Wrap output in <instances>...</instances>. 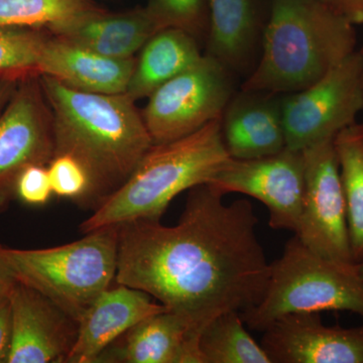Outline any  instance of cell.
<instances>
[{"mask_svg":"<svg viewBox=\"0 0 363 363\" xmlns=\"http://www.w3.org/2000/svg\"><path fill=\"white\" fill-rule=\"evenodd\" d=\"M233 87V72L202 55L147 97L142 116L152 143L178 140L220 119Z\"/></svg>","mask_w":363,"mask_h":363,"instance_id":"obj_7","label":"cell"},{"mask_svg":"<svg viewBox=\"0 0 363 363\" xmlns=\"http://www.w3.org/2000/svg\"><path fill=\"white\" fill-rule=\"evenodd\" d=\"M147 7L162 28H180L196 39L208 30V0H149Z\"/></svg>","mask_w":363,"mask_h":363,"instance_id":"obj_25","label":"cell"},{"mask_svg":"<svg viewBox=\"0 0 363 363\" xmlns=\"http://www.w3.org/2000/svg\"><path fill=\"white\" fill-rule=\"evenodd\" d=\"M13 337V318L9 295L0 298V363H7Z\"/></svg>","mask_w":363,"mask_h":363,"instance_id":"obj_28","label":"cell"},{"mask_svg":"<svg viewBox=\"0 0 363 363\" xmlns=\"http://www.w3.org/2000/svg\"><path fill=\"white\" fill-rule=\"evenodd\" d=\"M358 272H359L360 276H362V278L363 279V260L362 262H358L357 264Z\"/></svg>","mask_w":363,"mask_h":363,"instance_id":"obj_32","label":"cell"},{"mask_svg":"<svg viewBox=\"0 0 363 363\" xmlns=\"http://www.w3.org/2000/svg\"><path fill=\"white\" fill-rule=\"evenodd\" d=\"M199 340L188 322L164 310L131 327L96 363H204Z\"/></svg>","mask_w":363,"mask_h":363,"instance_id":"obj_15","label":"cell"},{"mask_svg":"<svg viewBox=\"0 0 363 363\" xmlns=\"http://www.w3.org/2000/svg\"><path fill=\"white\" fill-rule=\"evenodd\" d=\"M342 183L351 255L363 260V123H353L334 138Z\"/></svg>","mask_w":363,"mask_h":363,"instance_id":"obj_21","label":"cell"},{"mask_svg":"<svg viewBox=\"0 0 363 363\" xmlns=\"http://www.w3.org/2000/svg\"><path fill=\"white\" fill-rule=\"evenodd\" d=\"M135 65V58H111L49 33L40 54L39 76L83 92L123 94Z\"/></svg>","mask_w":363,"mask_h":363,"instance_id":"obj_17","label":"cell"},{"mask_svg":"<svg viewBox=\"0 0 363 363\" xmlns=\"http://www.w3.org/2000/svg\"><path fill=\"white\" fill-rule=\"evenodd\" d=\"M334 11L345 16L354 25L363 23V0H321Z\"/></svg>","mask_w":363,"mask_h":363,"instance_id":"obj_29","label":"cell"},{"mask_svg":"<svg viewBox=\"0 0 363 363\" xmlns=\"http://www.w3.org/2000/svg\"><path fill=\"white\" fill-rule=\"evenodd\" d=\"M39 78L52 112L54 156L68 155L82 164L91 181L88 208L96 209L154 145L142 111L125 93L83 92L49 76Z\"/></svg>","mask_w":363,"mask_h":363,"instance_id":"obj_2","label":"cell"},{"mask_svg":"<svg viewBox=\"0 0 363 363\" xmlns=\"http://www.w3.org/2000/svg\"><path fill=\"white\" fill-rule=\"evenodd\" d=\"M302 152L305 162L304 204L295 235L322 257L354 262L334 138Z\"/></svg>","mask_w":363,"mask_h":363,"instance_id":"obj_11","label":"cell"},{"mask_svg":"<svg viewBox=\"0 0 363 363\" xmlns=\"http://www.w3.org/2000/svg\"><path fill=\"white\" fill-rule=\"evenodd\" d=\"M286 147L333 140L363 111V56L357 50L316 83L281 100Z\"/></svg>","mask_w":363,"mask_h":363,"instance_id":"obj_8","label":"cell"},{"mask_svg":"<svg viewBox=\"0 0 363 363\" xmlns=\"http://www.w3.org/2000/svg\"><path fill=\"white\" fill-rule=\"evenodd\" d=\"M204 363H272L245 328L240 312L224 313L205 327L199 340Z\"/></svg>","mask_w":363,"mask_h":363,"instance_id":"obj_22","label":"cell"},{"mask_svg":"<svg viewBox=\"0 0 363 363\" xmlns=\"http://www.w3.org/2000/svg\"><path fill=\"white\" fill-rule=\"evenodd\" d=\"M51 182L47 166L32 164L26 167L18 176L16 185V196L21 202L30 206H44L51 199Z\"/></svg>","mask_w":363,"mask_h":363,"instance_id":"obj_27","label":"cell"},{"mask_svg":"<svg viewBox=\"0 0 363 363\" xmlns=\"http://www.w3.org/2000/svg\"><path fill=\"white\" fill-rule=\"evenodd\" d=\"M201 57L194 35L180 28H164L140 50L125 94L133 101L149 97Z\"/></svg>","mask_w":363,"mask_h":363,"instance_id":"obj_20","label":"cell"},{"mask_svg":"<svg viewBox=\"0 0 363 363\" xmlns=\"http://www.w3.org/2000/svg\"><path fill=\"white\" fill-rule=\"evenodd\" d=\"M49 32L42 28H0V79L39 76V62Z\"/></svg>","mask_w":363,"mask_h":363,"instance_id":"obj_24","label":"cell"},{"mask_svg":"<svg viewBox=\"0 0 363 363\" xmlns=\"http://www.w3.org/2000/svg\"><path fill=\"white\" fill-rule=\"evenodd\" d=\"M101 9L92 0H0V28H42L52 33Z\"/></svg>","mask_w":363,"mask_h":363,"instance_id":"obj_23","label":"cell"},{"mask_svg":"<svg viewBox=\"0 0 363 363\" xmlns=\"http://www.w3.org/2000/svg\"><path fill=\"white\" fill-rule=\"evenodd\" d=\"M210 187L222 196L240 193L259 200L269 212V226L297 233L305 194V162L301 150H285L252 160L231 157Z\"/></svg>","mask_w":363,"mask_h":363,"instance_id":"obj_10","label":"cell"},{"mask_svg":"<svg viewBox=\"0 0 363 363\" xmlns=\"http://www.w3.org/2000/svg\"><path fill=\"white\" fill-rule=\"evenodd\" d=\"M9 297L13 337L7 363H66L77 338L79 322L18 281Z\"/></svg>","mask_w":363,"mask_h":363,"instance_id":"obj_12","label":"cell"},{"mask_svg":"<svg viewBox=\"0 0 363 363\" xmlns=\"http://www.w3.org/2000/svg\"><path fill=\"white\" fill-rule=\"evenodd\" d=\"M355 26L321 0H272L262 57L241 89L278 94L309 87L357 51Z\"/></svg>","mask_w":363,"mask_h":363,"instance_id":"obj_3","label":"cell"},{"mask_svg":"<svg viewBox=\"0 0 363 363\" xmlns=\"http://www.w3.org/2000/svg\"><path fill=\"white\" fill-rule=\"evenodd\" d=\"M208 56L233 73L247 70L259 39L255 0H208Z\"/></svg>","mask_w":363,"mask_h":363,"instance_id":"obj_19","label":"cell"},{"mask_svg":"<svg viewBox=\"0 0 363 363\" xmlns=\"http://www.w3.org/2000/svg\"><path fill=\"white\" fill-rule=\"evenodd\" d=\"M252 203L225 204L209 185L189 190L175 226L136 220L118 225L116 283L149 294L198 335L224 313L259 304L269 267Z\"/></svg>","mask_w":363,"mask_h":363,"instance_id":"obj_1","label":"cell"},{"mask_svg":"<svg viewBox=\"0 0 363 363\" xmlns=\"http://www.w3.org/2000/svg\"><path fill=\"white\" fill-rule=\"evenodd\" d=\"M161 30L164 28L145 6L123 13L101 9L51 33L104 56L128 60L135 58V52Z\"/></svg>","mask_w":363,"mask_h":363,"instance_id":"obj_18","label":"cell"},{"mask_svg":"<svg viewBox=\"0 0 363 363\" xmlns=\"http://www.w3.org/2000/svg\"><path fill=\"white\" fill-rule=\"evenodd\" d=\"M272 363H363V325L326 326L320 313H297L276 320L262 342Z\"/></svg>","mask_w":363,"mask_h":363,"instance_id":"obj_13","label":"cell"},{"mask_svg":"<svg viewBox=\"0 0 363 363\" xmlns=\"http://www.w3.org/2000/svg\"><path fill=\"white\" fill-rule=\"evenodd\" d=\"M221 118L172 142L154 143L128 180L82 222V233L136 220L161 221L184 191L209 183L230 160Z\"/></svg>","mask_w":363,"mask_h":363,"instance_id":"obj_4","label":"cell"},{"mask_svg":"<svg viewBox=\"0 0 363 363\" xmlns=\"http://www.w3.org/2000/svg\"><path fill=\"white\" fill-rule=\"evenodd\" d=\"M20 81L0 79V113L4 111L11 97L13 96L14 90L18 87Z\"/></svg>","mask_w":363,"mask_h":363,"instance_id":"obj_30","label":"cell"},{"mask_svg":"<svg viewBox=\"0 0 363 363\" xmlns=\"http://www.w3.org/2000/svg\"><path fill=\"white\" fill-rule=\"evenodd\" d=\"M118 226L86 233L61 247L20 250L0 245V262L16 281L49 298L76 321L113 285Z\"/></svg>","mask_w":363,"mask_h":363,"instance_id":"obj_5","label":"cell"},{"mask_svg":"<svg viewBox=\"0 0 363 363\" xmlns=\"http://www.w3.org/2000/svg\"><path fill=\"white\" fill-rule=\"evenodd\" d=\"M347 311L363 319V279L354 262L327 259L294 236L272 262L266 292L259 304L240 313L255 331L297 313Z\"/></svg>","mask_w":363,"mask_h":363,"instance_id":"obj_6","label":"cell"},{"mask_svg":"<svg viewBox=\"0 0 363 363\" xmlns=\"http://www.w3.org/2000/svg\"><path fill=\"white\" fill-rule=\"evenodd\" d=\"M54 157L52 112L39 76L23 79L0 113V213L16 199L18 176Z\"/></svg>","mask_w":363,"mask_h":363,"instance_id":"obj_9","label":"cell"},{"mask_svg":"<svg viewBox=\"0 0 363 363\" xmlns=\"http://www.w3.org/2000/svg\"><path fill=\"white\" fill-rule=\"evenodd\" d=\"M52 194L72 200L88 208L91 192L90 177L77 160L68 155H56L47 166Z\"/></svg>","mask_w":363,"mask_h":363,"instance_id":"obj_26","label":"cell"},{"mask_svg":"<svg viewBox=\"0 0 363 363\" xmlns=\"http://www.w3.org/2000/svg\"><path fill=\"white\" fill-rule=\"evenodd\" d=\"M164 310L143 291L121 284L109 286L79 321L77 338L66 363H96L100 354L131 327Z\"/></svg>","mask_w":363,"mask_h":363,"instance_id":"obj_14","label":"cell"},{"mask_svg":"<svg viewBox=\"0 0 363 363\" xmlns=\"http://www.w3.org/2000/svg\"><path fill=\"white\" fill-rule=\"evenodd\" d=\"M274 95L242 90L231 98L221 117L222 138L230 157L259 159L286 149L281 100Z\"/></svg>","mask_w":363,"mask_h":363,"instance_id":"obj_16","label":"cell"},{"mask_svg":"<svg viewBox=\"0 0 363 363\" xmlns=\"http://www.w3.org/2000/svg\"><path fill=\"white\" fill-rule=\"evenodd\" d=\"M14 284H16V279L11 277L6 267L0 262V298L9 295Z\"/></svg>","mask_w":363,"mask_h":363,"instance_id":"obj_31","label":"cell"},{"mask_svg":"<svg viewBox=\"0 0 363 363\" xmlns=\"http://www.w3.org/2000/svg\"><path fill=\"white\" fill-rule=\"evenodd\" d=\"M360 50H362V56H363V47H362V49H360Z\"/></svg>","mask_w":363,"mask_h":363,"instance_id":"obj_33","label":"cell"}]
</instances>
